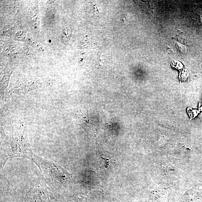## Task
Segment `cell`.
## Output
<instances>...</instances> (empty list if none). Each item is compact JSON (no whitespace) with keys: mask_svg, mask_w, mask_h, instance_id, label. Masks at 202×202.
<instances>
[{"mask_svg":"<svg viewBox=\"0 0 202 202\" xmlns=\"http://www.w3.org/2000/svg\"><path fill=\"white\" fill-rule=\"evenodd\" d=\"M72 31L70 28H67L65 29L64 32V37H66L65 39V41H67L68 39L70 38L71 36Z\"/></svg>","mask_w":202,"mask_h":202,"instance_id":"3957f363","label":"cell"},{"mask_svg":"<svg viewBox=\"0 0 202 202\" xmlns=\"http://www.w3.org/2000/svg\"><path fill=\"white\" fill-rule=\"evenodd\" d=\"M8 147H3L1 153V165L14 157H23L32 160L34 154L29 142L25 122L14 129L10 135Z\"/></svg>","mask_w":202,"mask_h":202,"instance_id":"6da1fadb","label":"cell"},{"mask_svg":"<svg viewBox=\"0 0 202 202\" xmlns=\"http://www.w3.org/2000/svg\"><path fill=\"white\" fill-rule=\"evenodd\" d=\"M175 44L176 47L178 49V50H180V51L183 52V53L187 52V49L185 46L177 42Z\"/></svg>","mask_w":202,"mask_h":202,"instance_id":"277c9868","label":"cell"},{"mask_svg":"<svg viewBox=\"0 0 202 202\" xmlns=\"http://www.w3.org/2000/svg\"><path fill=\"white\" fill-rule=\"evenodd\" d=\"M39 167L50 188L59 191L70 181L71 175L57 162L34 156L32 160Z\"/></svg>","mask_w":202,"mask_h":202,"instance_id":"7a4b0ae2","label":"cell"}]
</instances>
